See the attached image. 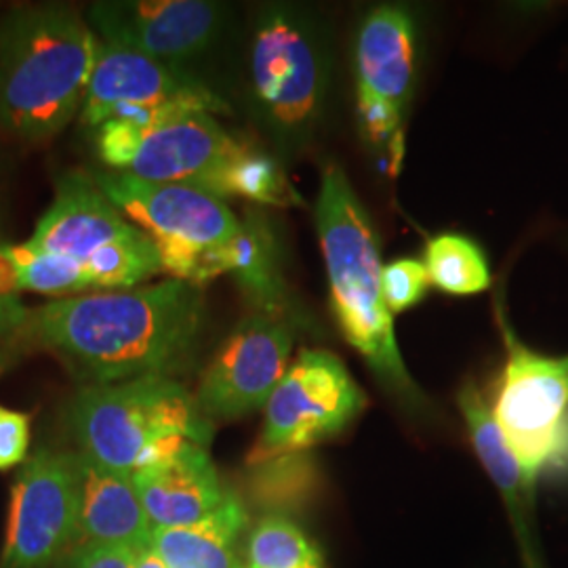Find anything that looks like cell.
<instances>
[{"label": "cell", "instance_id": "15", "mask_svg": "<svg viewBox=\"0 0 568 568\" xmlns=\"http://www.w3.org/2000/svg\"><path fill=\"white\" fill-rule=\"evenodd\" d=\"M140 232L103 194L91 173L68 171L58 180L55 199L28 244L84 264L105 246L129 241Z\"/></svg>", "mask_w": 568, "mask_h": 568}, {"label": "cell", "instance_id": "21", "mask_svg": "<svg viewBox=\"0 0 568 568\" xmlns=\"http://www.w3.org/2000/svg\"><path fill=\"white\" fill-rule=\"evenodd\" d=\"M429 281L448 295H476L490 286V270L480 246L459 234H443L426 248Z\"/></svg>", "mask_w": 568, "mask_h": 568}, {"label": "cell", "instance_id": "12", "mask_svg": "<svg viewBox=\"0 0 568 568\" xmlns=\"http://www.w3.org/2000/svg\"><path fill=\"white\" fill-rule=\"evenodd\" d=\"M79 539L74 453L39 448L21 466L11 490L0 568H49Z\"/></svg>", "mask_w": 568, "mask_h": 568}, {"label": "cell", "instance_id": "24", "mask_svg": "<svg viewBox=\"0 0 568 568\" xmlns=\"http://www.w3.org/2000/svg\"><path fill=\"white\" fill-rule=\"evenodd\" d=\"M251 490L265 506L304 504L318 485V471L305 453L283 455L251 466Z\"/></svg>", "mask_w": 568, "mask_h": 568}, {"label": "cell", "instance_id": "10", "mask_svg": "<svg viewBox=\"0 0 568 568\" xmlns=\"http://www.w3.org/2000/svg\"><path fill=\"white\" fill-rule=\"evenodd\" d=\"M185 112H227L204 82L183 68L148 58L121 44L100 42L82 102L81 121L91 133L108 121L150 122Z\"/></svg>", "mask_w": 568, "mask_h": 568}, {"label": "cell", "instance_id": "4", "mask_svg": "<svg viewBox=\"0 0 568 568\" xmlns=\"http://www.w3.org/2000/svg\"><path fill=\"white\" fill-rule=\"evenodd\" d=\"M72 427L81 453L124 474L152 466L187 443L206 447L213 438V424L196 396L173 377L82 386Z\"/></svg>", "mask_w": 568, "mask_h": 568}, {"label": "cell", "instance_id": "3", "mask_svg": "<svg viewBox=\"0 0 568 568\" xmlns=\"http://www.w3.org/2000/svg\"><path fill=\"white\" fill-rule=\"evenodd\" d=\"M316 227L331 284V305L347 344L406 405L424 400L400 356L384 297L379 241L342 166H326Z\"/></svg>", "mask_w": 568, "mask_h": 568}, {"label": "cell", "instance_id": "27", "mask_svg": "<svg viewBox=\"0 0 568 568\" xmlns=\"http://www.w3.org/2000/svg\"><path fill=\"white\" fill-rule=\"evenodd\" d=\"M138 549L119 544H84L68 568H135Z\"/></svg>", "mask_w": 568, "mask_h": 568}, {"label": "cell", "instance_id": "19", "mask_svg": "<svg viewBox=\"0 0 568 568\" xmlns=\"http://www.w3.org/2000/svg\"><path fill=\"white\" fill-rule=\"evenodd\" d=\"M462 413L466 419L469 438L478 453V459L487 469L495 487L499 488L511 514L509 518L516 528L520 548L525 551L527 568H541L537 562V551L530 546V535H528L527 518H525L532 490L527 487L523 469L518 466L511 448L508 447L501 429L497 426L490 406L485 400H469L462 408Z\"/></svg>", "mask_w": 568, "mask_h": 568}, {"label": "cell", "instance_id": "8", "mask_svg": "<svg viewBox=\"0 0 568 568\" xmlns=\"http://www.w3.org/2000/svg\"><path fill=\"white\" fill-rule=\"evenodd\" d=\"M366 405L365 392L326 349H304L265 405L262 434L246 464L305 453L342 434Z\"/></svg>", "mask_w": 568, "mask_h": 568}, {"label": "cell", "instance_id": "11", "mask_svg": "<svg viewBox=\"0 0 568 568\" xmlns=\"http://www.w3.org/2000/svg\"><path fill=\"white\" fill-rule=\"evenodd\" d=\"M417 32L405 9L379 7L366 16L356 42L358 114L366 140L398 169L403 121L413 93Z\"/></svg>", "mask_w": 568, "mask_h": 568}, {"label": "cell", "instance_id": "1", "mask_svg": "<svg viewBox=\"0 0 568 568\" xmlns=\"http://www.w3.org/2000/svg\"><path fill=\"white\" fill-rule=\"evenodd\" d=\"M203 288L183 281L74 295L42 305L21 331L60 356L84 386L171 377L203 339Z\"/></svg>", "mask_w": 568, "mask_h": 568}, {"label": "cell", "instance_id": "18", "mask_svg": "<svg viewBox=\"0 0 568 568\" xmlns=\"http://www.w3.org/2000/svg\"><path fill=\"white\" fill-rule=\"evenodd\" d=\"M246 509L232 493L222 508L187 527L152 528L150 546L166 568H244L239 539Z\"/></svg>", "mask_w": 568, "mask_h": 568}, {"label": "cell", "instance_id": "26", "mask_svg": "<svg viewBox=\"0 0 568 568\" xmlns=\"http://www.w3.org/2000/svg\"><path fill=\"white\" fill-rule=\"evenodd\" d=\"M30 445L28 415L0 406V469L18 466Z\"/></svg>", "mask_w": 568, "mask_h": 568}, {"label": "cell", "instance_id": "29", "mask_svg": "<svg viewBox=\"0 0 568 568\" xmlns=\"http://www.w3.org/2000/svg\"><path fill=\"white\" fill-rule=\"evenodd\" d=\"M135 568H166V565L161 560V556L152 549V546H148V548L138 551Z\"/></svg>", "mask_w": 568, "mask_h": 568}, {"label": "cell", "instance_id": "22", "mask_svg": "<svg viewBox=\"0 0 568 568\" xmlns=\"http://www.w3.org/2000/svg\"><path fill=\"white\" fill-rule=\"evenodd\" d=\"M246 568H325V560L293 520L267 514L248 535Z\"/></svg>", "mask_w": 568, "mask_h": 568}, {"label": "cell", "instance_id": "9", "mask_svg": "<svg viewBox=\"0 0 568 568\" xmlns=\"http://www.w3.org/2000/svg\"><path fill=\"white\" fill-rule=\"evenodd\" d=\"M508 361L504 366L493 417L532 490L546 474L568 422V354L541 356L520 344L499 307Z\"/></svg>", "mask_w": 568, "mask_h": 568}, {"label": "cell", "instance_id": "20", "mask_svg": "<svg viewBox=\"0 0 568 568\" xmlns=\"http://www.w3.org/2000/svg\"><path fill=\"white\" fill-rule=\"evenodd\" d=\"M243 284L244 291L260 305V312L283 316L284 295L276 264L272 260V243L262 225L244 224L243 234L232 244L227 255V272Z\"/></svg>", "mask_w": 568, "mask_h": 568}, {"label": "cell", "instance_id": "16", "mask_svg": "<svg viewBox=\"0 0 568 568\" xmlns=\"http://www.w3.org/2000/svg\"><path fill=\"white\" fill-rule=\"evenodd\" d=\"M152 528L201 523L232 495L224 487L206 447L187 443L173 455L133 474Z\"/></svg>", "mask_w": 568, "mask_h": 568}, {"label": "cell", "instance_id": "25", "mask_svg": "<svg viewBox=\"0 0 568 568\" xmlns=\"http://www.w3.org/2000/svg\"><path fill=\"white\" fill-rule=\"evenodd\" d=\"M429 274L426 264L417 260H396L384 265V297L392 314L405 312L408 307L419 304L427 295Z\"/></svg>", "mask_w": 568, "mask_h": 568}, {"label": "cell", "instance_id": "17", "mask_svg": "<svg viewBox=\"0 0 568 568\" xmlns=\"http://www.w3.org/2000/svg\"><path fill=\"white\" fill-rule=\"evenodd\" d=\"M79 490V539L84 544H119L148 548L152 523L143 509L133 474L116 471L74 453Z\"/></svg>", "mask_w": 568, "mask_h": 568}, {"label": "cell", "instance_id": "28", "mask_svg": "<svg viewBox=\"0 0 568 568\" xmlns=\"http://www.w3.org/2000/svg\"><path fill=\"white\" fill-rule=\"evenodd\" d=\"M30 314L32 310H28L20 297H0V344L23 331Z\"/></svg>", "mask_w": 568, "mask_h": 568}, {"label": "cell", "instance_id": "23", "mask_svg": "<svg viewBox=\"0 0 568 568\" xmlns=\"http://www.w3.org/2000/svg\"><path fill=\"white\" fill-rule=\"evenodd\" d=\"M16 267L18 291L55 297H74L93 288L89 272L81 262L34 248L32 244H7Z\"/></svg>", "mask_w": 568, "mask_h": 568}, {"label": "cell", "instance_id": "30", "mask_svg": "<svg viewBox=\"0 0 568 568\" xmlns=\"http://www.w3.org/2000/svg\"><path fill=\"white\" fill-rule=\"evenodd\" d=\"M16 361V345L9 344L7 347H0V373Z\"/></svg>", "mask_w": 568, "mask_h": 568}, {"label": "cell", "instance_id": "6", "mask_svg": "<svg viewBox=\"0 0 568 568\" xmlns=\"http://www.w3.org/2000/svg\"><path fill=\"white\" fill-rule=\"evenodd\" d=\"M255 110L284 148L302 145L325 110L331 58L323 30L291 7L260 11L248 53Z\"/></svg>", "mask_w": 568, "mask_h": 568}, {"label": "cell", "instance_id": "2", "mask_svg": "<svg viewBox=\"0 0 568 568\" xmlns=\"http://www.w3.org/2000/svg\"><path fill=\"white\" fill-rule=\"evenodd\" d=\"M100 42L72 7L13 9L0 23V131L30 143L61 133L81 114Z\"/></svg>", "mask_w": 568, "mask_h": 568}, {"label": "cell", "instance_id": "13", "mask_svg": "<svg viewBox=\"0 0 568 568\" xmlns=\"http://www.w3.org/2000/svg\"><path fill=\"white\" fill-rule=\"evenodd\" d=\"M291 347L293 326L283 316H246L204 368L196 392L204 417L234 422L265 408L288 371Z\"/></svg>", "mask_w": 568, "mask_h": 568}, {"label": "cell", "instance_id": "5", "mask_svg": "<svg viewBox=\"0 0 568 568\" xmlns=\"http://www.w3.org/2000/svg\"><path fill=\"white\" fill-rule=\"evenodd\" d=\"M91 175L122 215L159 246L171 278L203 288L225 274L244 224L224 199L194 185L148 182L108 169Z\"/></svg>", "mask_w": 568, "mask_h": 568}, {"label": "cell", "instance_id": "7", "mask_svg": "<svg viewBox=\"0 0 568 568\" xmlns=\"http://www.w3.org/2000/svg\"><path fill=\"white\" fill-rule=\"evenodd\" d=\"M98 159L108 171L148 182L183 183L220 199L248 143L239 142L209 112H185L161 121L114 119L93 131Z\"/></svg>", "mask_w": 568, "mask_h": 568}, {"label": "cell", "instance_id": "14", "mask_svg": "<svg viewBox=\"0 0 568 568\" xmlns=\"http://www.w3.org/2000/svg\"><path fill=\"white\" fill-rule=\"evenodd\" d=\"M227 9L209 0H100L89 26L103 42L183 68L220 41Z\"/></svg>", "mask_w": 568, "mask_h": 568}]
</instances>
